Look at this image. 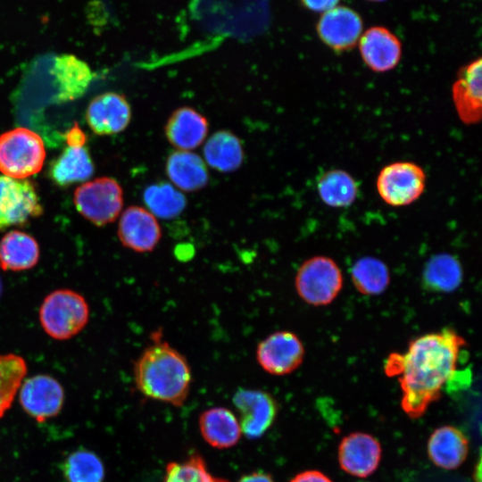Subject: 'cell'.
Listing matches in <instances>:
<instances>
[{"mask_svg": "<svg viewBox=\"0 0 482 482\" xmlns=\"http://www.w3.org/2000/svg\"><path fill=\"white\" fill-rule=\"evenodd\" d=\"M316 32L325 46L342 53L357 46L363 32V21L355 10L337 5L322 12L316 24Z\"/></svg>", "mask_w": 482, "mask_h": 482, "instance_id": "30bf717a", "label": "cell"}, {"mask_svg": "<svg viewBox=\"0 0 482 482\" xmlns=\"http://www.w3.org/2000/svg\"><path fill=\"white\" fill-rule=\"evenodd\" d=\"M62 470L68 482H103L104 478L102 461L87 450L71 453L63 463Z\"/></svg>", "mask_w": 482, "mask_h": 482, "instance_id": "4dcf8cb0", "label": "cell"}, {"mask_svg": "<svg viewBox=\"0 0 482 482\" xmlns=\"http://www.w3.org/2000/svg\"><path fill=\"white\" fill-rule=\"evenodd\" d=\"M343 273L337 262L328 256L317 255L303 262L295 278L299 297L312 306L331 303L343 287Z\"/></svg>", "mask_w": 482, "mask_h": 482, "instance_id": "5b68a950", "label": "cell"}, {"mask_svg": "<svg viewBox=\"0 0 482 482\" xmlns=\"http://www.w3.org/2000/svg\"><path fill=\"white\" fill-rule=\"evenodd\" d=\"M154 339L134 363L136 386L146 397L181 406L192 383L188 361L168 342Z\"/></svg>", "mask_w": 482, "mask_h": 482, "instance_id": "7a4b0ae2", "label": "cell"}, {"mask_svg": "<svg viewBox=\"0 0 482 482\" xmlns=\"http://www.w3.org/2000/svg\"><path fill=\"white\" fill-rule=\"evenodd\" d=\"M51 71L57 86L56 98L61 103L81 97L94 77L87 63L68 54L54 58Z\"/></svg>", "mask_w": 482, "mask_h": 482, "instance_id": "d6986e66", "label": "cell"}, {"mask_svg": "<svg viewBox=\"0 0 482 482\" xmlns=\"http://www.w3.org/2000/svg\"><path fill=\"white\" fill-rule=\"evenodd\" d=\"M27 370L26 361L21 356L0 354V418L12 405Z\"/></svg>", "mask_w": 482, "mask_h": 482, "instance_id": "f546056e", "label": "cell"}, {"mask_svg": "<svg viewBox=\"0 0 482 482\" xmlns=\"http://www.w3.org/2000/svg\"><path fill=\"white\" fill-rule=\"evenodd\" d=\"M65 139L68 145H84L86 136L83 131L75 125L65 134Z\"/></svg>", "mask_w": 482, "mask_h": 482, "instance_id": "e575fe53", "label": "cell"}, {"mask_svg": "<svg viewBox=\"0 0 482 482\" xmlns=\"http://www.w3.org/2000/svg\"><path fill=\"white\" fill-rule=\"evenodd\" d=\"M380 458L379 442L366 433H352L345 436L339 445V464L353 476L366 478L371 475L377 470Z\"/></svg>", "mask_w": 482, "mask_h": 482, "instance_id": "e0dca14e", "label": "cell"}, {"mask_svg": "<svg viewBox=\"0 0 482 482\" xmlns=\"http://www.w3.org/2000/svg\"><path fill=\"white\" fill-rule=\"evenodd\" d=\"M232 402L239 414L241 432L248 438L262 436L270 427L277 414L275 399L258 389H238Z\"/></svg>", "mask_w": 482, "mask_h": 482, "instance_id": "7c38bea8", "label": "cell"}, {"mask_svg": "<svg viewBox=\"0 0 482 482\" xmlns=\"http://www.w3.org/2000/svg\"><path fill=\"white\" fill-rule=\"evenodd\" d=\"M94 172V165L84 145H68L62 154L51 164L49 174L61 187L83 182Z\"/></svg>", "mask_w": 482, "mask_h": 482, "instance_id": "d4e9b609", "label": "cell"}, {"mask_svg": "<svg viewBox=\"0 0 482 482\" xmlns=\"http://www.w3.org/2000/svg\"><path fill=\"white\" fill-rule=\"evenodd\" d=\"M1 291H2V283H1V279H0V294H1Z\"/></svg>", "mask_w": 482, "mask_h": 482, "instance_id": "f35d334b", "label": "cell"}, {"mask_svg": "<svg viewBox=\"0 0 482 482\" xmlns=\"http://www.w3.org/2000/svg\"><path fill=\"white\" fill-rule=\"evenodd\" d=\"M367 1L380 3V2H384L386 0H367Z\"/></svg>", "mask_w": 482, "mask_h": 482, "instance_id": "74e56055", "label": "cell"}, {"mask_svg": "<svg viewBox=\"0 0 482 482\" xmlns=\"http://www.w3.org/2000/svg\"><path fill=\"white\" fill-rule=\"evenodd\" d=\"M427 175L421 166L412 162H395L378 172L376 187L380 198L393 207L407 206L416 202L426 188Z\"/></svg>", "mask_w": 482, "mask_h": 482, "instance_id": "52a82bcc", "label": "cell"}, {"mask_svg": "<svg viewBox=\"0 0 482 482\" xmlns=\"http://www.w3.org/2000/svg\"><path fill=\"white\" fill-rule=\"evenodd\" d=\"M214 482H229V481L224 478H215Z\"/></svg>", "mask_w": 482, "mask_h": 482, "instance_id": "8d00e7d4", "label": "cell"}, {"mask_svg": "<svg viewBox=\"0 0 482 482\" xmlns=\"http://www.w3.org/2000/svg\"><path fill=\"white\" fill-rule=\"evenodd\" d=\"M199 428L204 439L219 449L235 445L241 436L237 417L230 410L223 407H214L202 412Z\"/></svg>", "mask_w": 482, "mask_h": 482, "instance_id": "603a6c76", "label": "cell"}, {"mask_svg": "<svg viewBox=\"0 0 482 482\" xmlns=\"http://www.w3.org/2000/svg\"><path fill=\"white\" fill-rule=\"evenodd\" d=\"M208 130L206 117L190 106L176 109L164 127L167 140L180 151H190L201 145Z\"/></svg>", "mask_w": 482, "mask_h": 482, "instance_id": "ac0fdd59", "label": "cell"}, {"mask_svg": "<svg viewBox=\"0 0 482 482\" xmlns=\"http://www.w3.org/2000/svg\"><path fill=\"white\" fill-rule=\"evenodd\" d=\"M238 482H274L271 477L262 472H253L244 476Z\"/></svg>", "mask_w": 482, "mask_h": 482, "instance_id": "d590c367", "label": "cell"}, {"mask_svg": "<svg viewBox=\"0 0 482 482\" xmlns=\"http://www.w3.org/2000/svg\"><path fill=\"white\" fill-rule=\"evenodd\" d=\"M214 478L204 459L194 453L182 462L169 463L163 482H214Z\"/></svg>", "mask_w": 482, "mask_h": 482, "instance_id": "1f68e13d", "label": "cell"}, {"mask_svg": "<svg viewBox=\"0 0 482 482\" xmlns=\"http://www.w3.org/2000/svg\"><path fill=\"white\" fill-rule=\"evenodd\" d=\"M304 345L299 337L288 330L271 333L259 342L255 357L260 367L274 376L292 373L304 359Z\"/></svg>", "mask_w": 482, "mask_h": 482, "instance_id": "9c48e42d", "label": "cell"}, {"mask_svg": "<svg viewBox=\"0 0 482 482\" xmlns=\"http://www.w3.org/2000/svg\"><path fill=\"white\" fill-rule=\"evenodd\" d=\"M468 451L467 437L453 426H443L436 429L428 443L430 460L445 470L458 468L465 461Z\"/></svg>", "mask_w": 482, "mask_h": 482, "instance_id": "44dd1931", "label": "cell"}, {"mask_svg": "<svg viewBox=\"0 0 482 482\" xmlns=\"http://www.w3.org/2000/svg\"><path fill=\"white\" fill-rule=\"evenodd\" d=\"M353 285L365 295L383 293L390 283L388 267L381 260L366 256L357 260L351 269Z\"/></svg>", "mask_w": 482, "mask_h": 482, "instance_id": "f1b7e54d", "label": "cell"}, {"mask_svg": "<svg viewBox=\"0 0 482 482\" xmlns=\"http://www.w3.org/2000/svg\"><path fill=\"white\" fill-rule=\"evenodd\" d=\"M316 188L322 203L332 208L349 207L359 195L356 179L342 169H331L322 173L318 178Z\"/></svg>", "mask_w": 482, "mask_h": 482, "instance_id": "484cf974", "label": "cell"}, {"mask_svg": "<svg viewBox=\"0 0 482 482\" xmlns=\"http://www.w3.org/2000/svg\"><path fill=\"white\" fill-rule=\"evenodd\" d=\"M39 256L38 243L28 233L11 230L0 240V268L4 270L32 269L38 262Z\"/></svg>", "mask_w": 482, "mask_h": 482, "instance_id": "7402d4cb", "label": "cell"}, {"mask_svg": "<svg viewBox=\"0 0 482 482\" xmlns=\"http://www.w3.org/2000/svg\"><path fill=\"white\" fill-rule=\"evenodd\" d=\"M461 263L449 253L436 254L425 265L423 282L432 291L445 293L453 291L461 285Z\"/></svg>", "mask_w": 482, "mask_h": 482, "instance_id": "83f0119b", "label": "cell"}, {"mask_svg": "<svg viewBox=\"0 0 482 482\" xmlns=\"http://www.w3.org/2000/svg\"><path fill=\"white\" fill-rule=\"evenodd\" d=\"M86 119L96 134L114 135L123 131L129 124L131 108L124 96L105 92L91 100Z\"/></svg>", "mask_w": 482, "mask_h": 482, "instance_id": "2e32d148", "label": "cell"}, {"mask_svg": "<svg viewBox=\"0 0 482 482\" xmlns=\"http://www.w3.org/2000/svg\"><path fill=\"white\" fill-rule=\"evenodd\" d=\"M464 338L452 328L411 340L405 352L393 353L384 364L388 377H397L401 406L411 418H420L438 400L444 386L456 371Z\"/></svg>", "mask_w": 482, "mask_h": 482, "instance_id": "6da1fadb", "label": "cell"}, {"mask_svg": "<svg viewBox=\"0 0 482 482\" xmlns=\"http://www.w3.org/2000/svg\"><path fill=\"white\" fill-rule=\"evenodd\" d=\"M118 237L124 247L136 253H149L158 245L162 229L147 209L133 205L126 208L120 217Z\"/></svg>", "mask_w": 482, "mask_h": 482, "instance_id": "4fadbf2b", "label": "cell"}, {"mask_svg": "<svg viewBox=\"0 0 482 482\" xmlns=\"http://www.w3.org/2000/svg\"><path fill=\"white\" fill-rule=\"evenodd\" d=\"M203 152L208 165L220 172L237 170L245 157L241 140L229 130L214 132L205 142Z\"/></svg>", "mask_w": 482, "mask_h": 482, "instance_id": "cb8c5ba5", "label": "cell"}, {"mask_svg": "<svg viewBox=\"0 0 482 482\" xmlns=\"http://www.w3.org/2000/svg\"><path fill=\"white\" fill-rule=\"evenodd\" d=\"M341 0H300L302 5L315 12H325L337 5Z\"/></svg>", "mask_w": 482, "mask_h": 482, "instance_id": "d6a6232c", "label": "cell"}, {"mask_svg": "<svg viewBox=\"0 0 482 482\" xmlns=\"http://www.w3.org/2000/svg\"><path fill=\"white\" fill-rule=\"evenodd\" d=\"M89 319V307L83 295L71 289H57L47 295L39 308V321L54 339L67 340L79 334Z\"/></svg>", "mask_w": 482, "mask_h": 482, "instance_id": "3957f363", "label": "cell"}, {"mask_svg": "<svg viewBox=\"0 0 482 482\" xmlns=\"http://www.w3.org/2000/svg\"><path fill=\"white\" fill-rule=\"evenodd\" d=\"M19 399L23 410L38 422L56 416L62 410L64 391L54 378L38 374L24 380Z\"/></svg>", "mask_w": 482, "mask_h": 482, "instance_id": "8fae6325", "label": "cell"}, {"mask_svg": "<svg viewBox=\"0 0 482 482\" xmlns=\"http://www.w3.org/2000/svg\"><path fill=\"white\" fill-rule=\"evenodd\" d=\"M357 45L362 62L374 72L390 71L401 61L402 43L398 37L386 27H370L362 32Z\"/></svg>", "mask_w": 482, "mask_h": 482, "instance_id": "5bb4252c", "label": "cell"}, {"mask_svg": "<svg viewBox=\"0 0 482 482\" xmlns=\"http://www.w3.org/2000/svg\"><path fill=\"white\" fill-rule=\"evenodd\" d=\"M143 200L147 210L162 220L178 217L187 206V198L181 191L164 181L149 185L144 191Z\"/></svg>", "mask_w": 482, "mask_h": 482, "instance_id": "4316f807", "label": "cell"}, {"mask_svg": "<svg viewBox=\"0 0 482 482\" xmlns=\"http://www.w3.org/2000/svg\"><path fill=\"white\" fill-rule=\"evenodd\" d=\"M46 150L41 137L26 128H16L0 136V171L13 179L37 173Z\"/></svg>", "mask_w": 482, "mask_h": 482, "instance_id": "277c9868", "label": "cell"}, {"mask_svg": "<svg viewBox=\"0 0 482 482\" xmlns=\"http://www.w3.org/2000/svg\"><path fill=\"white\" fill-rule=\"evenodd\" d=\"M290 482H332L326 475L317 470H307L297 474Z\"/></svg>", "mask_w": 482, "mask_h": 482, "instance_id": "836d02e7", "label": "cell"}, {"mask_svg": "<svg viewBox=\"0 0 482 482\" xmlns=\"http://www.w3.org/2000/svg\"><path fill=\"white\" fill-rule=\"evenodd\" d=\"M78 212L96 226L113 222L123 206V192L112 178L102 177L81 184L74 192Z\"/></svg>", "mask_w": 482, "mask_h": 482, "instance_id": "8992f818", "label": "cell"}, {"mask_svg": "<svg viewBox=\"0 0 482 482\" xmlns=\"http://www.w3.org/2000/svg\"><path fill=\"white\" fill-rule=\"evenodd\" d=\"M42 212L36 189L29 180L0 175V231L24 225Z\"/></svg>", "mask_w": 482, "mask_h": 482, "instance_id": "ba28073f", "label": "cell"}, {"mask_svg": "<svg viewBox=\"0 0 482 482\" xmlns=\"http://www.w3.org/2000/svg\"><path fill=\"white\" fill-rule=\"evenodd\" d=\"M165 171L172 184L185 192L201 190L209 181L205 162L201 156L190 151L171 153L167 158Z\"/></svg>", "mask_w": 482, "mask_h": 482, "instance_id": "ffe728a7", "label": "cell"}, {"mask_svg": "<svg viewBox=\"0 0 482 482\" xmlns=\"http://www.w3.org/2000/svg\"><path fill=\"white\" fill-rule=\"evenodd\" d=\"M482 60L480 57L459 70L452 87V97L459 119L466 125L477 124L482 113Z\"/></svg>", "mask_w": 482, "mask_h": 482, "instance_id": "9a60e30c", "label": "cell"}]
</instances>
